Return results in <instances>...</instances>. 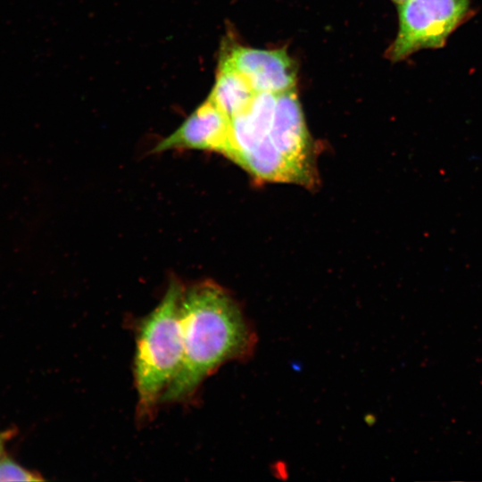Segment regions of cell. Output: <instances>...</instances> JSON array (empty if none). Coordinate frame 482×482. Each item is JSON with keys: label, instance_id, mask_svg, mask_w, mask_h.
Listing matches in <instances>:
<instances>
[{"label": "cell", "instance_id": "obj_6", "mask_svg": "<svg viewBox=\"0 0 482 482\" xmlns=\"http://www.w3.org/2000/svg\"><path fill=\"white\" fill-rule=\"evenodd\" d=\"M225 60L245 78L255 93L278 95L295 89V69L283 49L237 46Z\"/></svg>", "mask_w": 482, "mask_h": 482}, {"label": "cell", "instance_id": "obj_2", "mask_svg": "<svg viewBox=\"0 0 482 482\" xmlns=\"http://www.w3.org/2000/svg\"><path fill=\"white\" fill-rule=\"evenodd\" d=\"M183 289L179 282H170L161 303L138 328L134 377L140 420L153 417L182 362L179 303Z\"/></svg>", "mask_w": 482, "mask_h": 482}, {"label": "cell", "instance_id": "obj_3", "mask_svg": "<svg viewBox=\"0 0 482 482\" xmlns=\"http://www.w3.org/2000/svg\"><path fill=\"white\" fill-rule=\"evenodd\" d=\"M471 0H408L399 7V29L389 48L393 61L439 48L466 18Z\"/></svg>", "mask_w": 482, "mask_h": 482}, {"label": "cell", "instance_id": "obj_7", "mask_svg": "<svg viewBox=\"0 0 482 482\" xmlns=\"http://www.w3.org/2000/svg\"><path fill=\"white\" fill-rule=\"evenodd\" d=\"M277 96L267 92L256 93L250 105L230 119V160L237 163L242 155L257 146L269 135Z\"/></svg>", "mask_w": 482, "mask_h": 482}, {"label": "cell", "instance_id": "obj_1", "mask_svg": "<svg viewBox=\"0 0 482 482\" xmlns=\"http://www.w3.org/2000/svg\"><path fill=\"white\" fill-rule=\"evenodd\" d=\"M179 312L182 362L161 403L187 399L225 362L248 359L257 341L238 303L216 283L204 281L184 288Z\"/></svg>", "mask_w": 482, "mask_h": 482}, {"label": "cell", "instance_id": "obj_11", "mask_svg": "<svg viewBox=\"0 0 482 482\" xmlns=\"http://www.w3.org/2000/svg\"><path fill=\"white\" fill-rule=\"evenodd\" d=\"M393 1L395 2L396 4H402L408 0H393Z\"/></svg>", "mask_w": 482, "mask_h": 482}, {"label": "cell", "instance_id": "obj_9", "mask_svg": "<svg viewBox=\"0 0 482 482\" xmlns=\"http://www.w3.org/2000/svg\"><path fill=\"white\" fill-rule=\"evenodd\" d=\"M41 475L18 464L6 454L0 458V481H42Z\"/></svg>", "mask_w": 482, "mask_h": 482}, {"label": "cell", "instance_id": "obj_4", "mask_svg": "<svg viewBox=\"0 0 482 482\" xmlns=\"http://www.w3.org/2000/svg\"><path fill=\"white\" fill-rule=\"evenodd\" d=\"M229 130L230 119L207 99L173 133L158 143L154 152L204 150L229 158Z\"/></svg>", "mask_w": 482, "mask_h": 482}, {"label": "cell", "instance_id": "obj_5", "mask_svg": "<svg viewBox=\"0 0 482 482\" xmlns=\"http://www.w3.org/2000/svg\"><path fill=\"white\" fill-rule=\"evenodd\" d=\"M269 137L276 148L313 182L310 136L295 89L278 94Z\"/></svg>", "mask_w": 482, "mask_h": 482}, {"label": "cell", "instance_id": "obj_8", "mask_svg": "<svg viewBox=\"0 0 482 482\" xmlns=\"http://www.w3.org/2000/svg\"><path fill=\"white\" fill-rule=\"evenodd\" d=\"M255 94L245 78L223 60L208 99L231 119L250 105Z\"/></svg>", "mask_w": 482, "mask_h": 482}, {"label": "cell", "instance_id": "obj_10", "mask_svg": "<svg viewBox=\"0 0 482 482\" xmlns=\"http://www.w3.org/2000/svg\"><path fill=\"white\" fill-rule=\"evenodd\" d=\"M16 427H11L4 430H0V458L5 454L4 448L6 443L17 435Z\"/></svg>", "mask_w": 482, "mask_h": 482}]
</instances>
